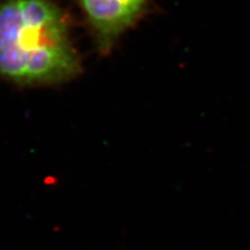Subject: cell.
<instances>
[{
	"mask_svg": "<svg viewBox=\"0 0 250 250\" xmlns=\"http://www.w3.org/2000/svg\"><path fill=\"white\" fill-rule=\"evenodd\" d=\"M81 71L66 15L55 0H0V79L51 87Z\"/></svg>",
	"mask_w": 250,
	"mask_h": 250,
	"instance_id": "obj_1",
	"label": "cell"
},
{
	"mask_svg": "<svg viewBox=\"0 0 250 250\" xmlns=\"http://www.w3.org/2000/svg\"><path fill=\"white\" fill-rule=\"evenodd\" d=\"M92 30L96 48L109 54L120 37L138 21L147 0H77Z\"/></svg>",
	"mask_w": 250,
	"mask_h": 250,
	"instance_id": "obj_2",
	"label": "cell"
}]
</instances>
